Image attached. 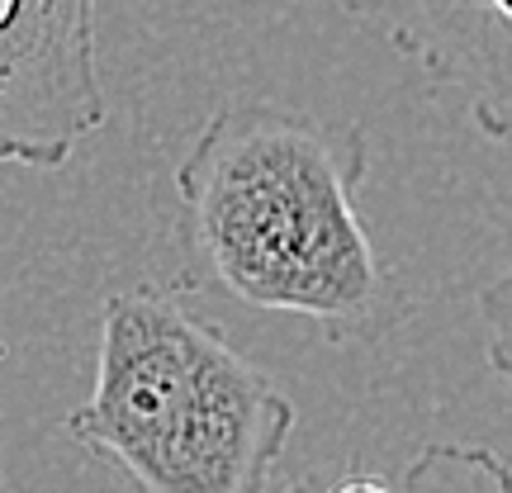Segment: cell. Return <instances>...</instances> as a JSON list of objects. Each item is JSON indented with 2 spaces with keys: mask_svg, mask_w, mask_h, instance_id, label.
<instances>
[{
  "mask_svg": "<svg viewBox=\"0 0 512 493\" xmlns=\"http://www.w3.org/2000/svg\"><path fill=\"white\" fill-rule=\"evenodd\" d=\"M366 128L347 114L219 100L176 166V252L195 290L299 313L328 342H366L403 313L361 219Z\"/></svg>",
  "mask_w": 512,
  "mask_h": 493,
  "instance_id": "cell-1",
  "label": "cell"
},
{
  "mask_svg": "<svg viewBox=\"0 0 512 493\" xmlns=\"http://www.w3.org/2000/svg\"><path fill=\"white\" fill-rule=\"evenodd\" d=\"M290 432L294 403L271 375L176 294L105 299L95 389L67 437L110 460L128 493H271Z\"/></svg>",
  "mask_w": 512,
  "mask_h": 493,
  "instance_id": "cell-2",
  "label": "cell"
},
{
  "mask_svg": "<svg viewBox=\"0 0 512 493\" xmlns=\"http://www.w3.org/2000/svg\"><path fill=\"white\" fill-rule=\"evenodd\" d=\"M100 0H0V162L53 171L105 124Z\"/></svg>",
  "mask_w": 512,
  "mask_h": 493,
  "instance_id": "cell-3",
  "label": "cell"
},
{
  "mask_svg": "<svg viewBox=\"0 0 512 493\" xmlns=\"http://www.w3.org/2000/svg\"><path fill=\"white\" fill-rule=\"evenodd\" d=\"M432 86L470 110L484 138L512 147V0H337Z\"/></svg>",
  "mask_w": 512,
  "mask_h": 493,
  "instance_id": "cell-4",
  "label": "cell"
},
{
  "mask_svg": "<svg viewBox=\"0 0 512 493\" xmlns=\"http://www.w3.org/2000/svg\"><path fill=\"white\" fill-rule=\"evenodd\" d=\"M394 493H512L508 460L489 446L432 441L408 460Z\"/></svg>",
  "mask_w": 512,
  "mask_h": 493,
  "instance_id": "cell-5",
  "label": "cell"
},
{
  "mask_svg": "<svg viewBox=\"0 0 512 493\" xmlns=\"http://www.w3.org/2000/svg\"><path fill=\"white\" fill-rule=\"evenodd\" d=\"M479 323H484L489 370L503 380L508 403H512V256H508V266H503V275L479 290Z\"/></svg>",
  "mask_w": 512,
  "mask_h": 493,
  "instance_id": "cell-6",
  "label": "cell"
},
{
  "mask_svg": "<svg viewBox=\"0 0 512 493\" xmlns=\"http://www.w3.org/2000/svg\"><path fill=\"white\" fill-rule=\"evenodd\" d=\"M323 493H394V489L375 475H347V479H337V484H328Z\"/></svg>",
  "mask_w": 512,
  "mask_h": 493,
  "instance_id": "cell-7",
  "label": "cell"
},
{
  "mask_svg": "<svg viewBox=\"0 0 512 493\" xmlns=\"http://www.w3.org/2000/svg\"><path fill=\"white\" fill-rule=\"evenodd\" d=\"M508 475H512V460H508Z\"/></svg>",
  "mask_w": 512,
  "mask_h": 493,
  "instance_id": "cell-8",
  "label": "cell"
}]
</instances>
